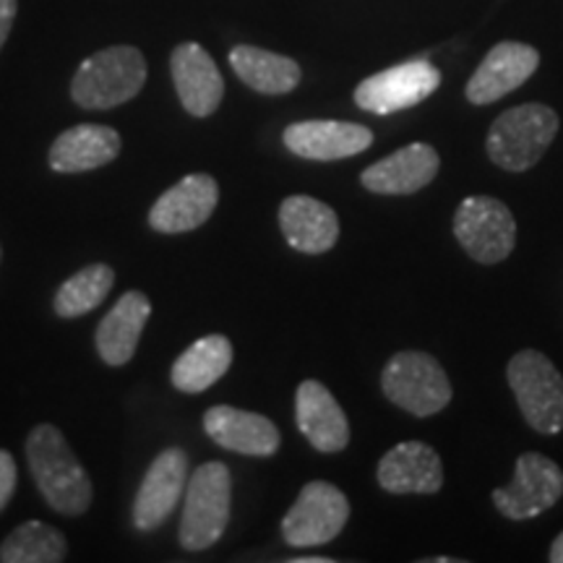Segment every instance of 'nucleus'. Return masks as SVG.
Masks as SVG:
<instances>
[{"label":"nucleus","instance_id":"nucleus-3","mask_svg":"<svg viewBox=\"0 0 563 563\" xmlns=\"http://www.w3.org/2000/svg\"><path fill=\"white\" fill-rule=\"evenodd\" d=\"M146 81V60L136 47L115 45L89 55L70 81V97L84 110H112L133 100Z\"/></svg>","mask_w":563,"mask_h":563},{"label":"nucleus","instance_id":"nucleus-29","mask_svg":"<svg viewBox=\"0 0 563 563\" xmlns=\"http://www.w3.org/2000/svg\"><path fill=\"white\" fill-rule=\"evenodd\" d=\"M548 559H551L553 563H563V532L559 534V538L553 540V545H551V555H548Z\"/></svg>","mask_w":563,"mask_h":563},{"label":"nucleus","instance_id":"nucleus-9","mask_svg":"<svg viewBox=\"0 0 563 563\" xmlns=\"http://www.w3.org/2000/svg\"><path fill=\"white\" fill-rule=\"evenodd\" d=\"M563 496V470L551 456L527 452L517 460L514 481L493 490V504L501 517L525 522L553 509Z\"/></svg>","mask_w":563,"mask_h":563},{"label":"nucleus","instance_id":"nucleus-8","mask_svg":"<svg viewBox=\"0 0 563 563\" xmlns=\"http://www.w3.org/2000/svg\"><path fill=\"white\" fill-rule=\"evenodd\" d=\"M350 519L347 496L332 483L313 481L282 519V538L292 548H316L340 538Z\"/></svg>","mask_w":563,"mask_h":563},{"label":"nucleus","instance_id":"nucleus-24","mask_svg":"<svg viewBox=\"0 0 563 563\" xmlns=\"http://www.w3.org/2000/svg\"><path fill=\"white\" fill-rule=\"evenodd\" d=\"M232 365V344L228 336L209 334L194 342L183 355L175 361L170 378L178 391L201 394L209 386H214Z\"/></svg>","mask_w":563,"mask_h":563},{"label":"nucleus","instance_id":"nucleus-7","mask_svg":"<svg viewBox=\"0 0 563 563\" xmlns=\"http://www.w3.org/2000/svg\"><path fill=\"white\" fill-rule=\"evenodd\" d=\"M454 238L477 264H501L517 245V220L501 199L467 196L454 211Z\"/></svg>","mask_w":563,"mask_h":563},{"label":"nucleus","instance_id":"nucleus-25","mask_svg":"<svg viewBox=\"0 0 563 563\" xmlns=\"http://www.w3.org/2000/svg\"><path fill=\"white\" fill-rule=\"evenodd\" d=\"M115 285V272L108 264H89L74 277H68L55 292V313L60 319H79V316L95 311L108 298Z\"/></svg>","mask_w":563,"mask_h":563},{"label":"nucleus","instance_id":"nucleus-14","mask_svg":"<svg viewBox=\"0 0 563 563\" xmlns=\"http://www.w3.org/2000/svg\"><path fill=\"white\" fill-rule=\"evenodd\" d=\"M441 170V157L431 144H407L391 152L389 157L365 167L361 183L365 191L376 196H410L418 194L428 183H433Z\"/></svg>","mask_w":563,"mask_h":563},{"label":"nucleus","instance_id":"nucleus-17","mask_svg":"<svg viewBox=\"0 0 563 563\" xmlns=\"http://www.w3.org/2000/svg\"><path fill=\"white\" fill-rule=\"evenodd\" d=\"M295 420H298L300 433L316 452L336 454L347 449L350 443V422L347 415L334 399V394L321 382H302L295 394Z\"/></svg>","mask_w":563,"mask_h":563},{"label":"nucleus","instance_id":"nucleus-4","mask_svg":"<svg viewBox=\"0 0 563 563\" xmlns=\"http://www.w3.org/2000/svg\"><path fill=\"white\" fill-rule=\"evenodd\" d=\"M232 477L228 464L203 462L186 488L180 519V545L186 551H207L222 538L230 522Z\"/></svg>","mask_w":563,"mask_h":563},{"label":"nucleus","instance_id":"nucleus-10","mask_svg":"<svg viewBox=\"0 0 563 563\" xmlns=\"http://www.w3.org/2000/svg\"><path fill=\"white\" fill-rule=\"evenodd\" d=\"M439 87L441 70L431 60L418 58L373 74L357 84L355 102L357 108L373 115H391V112L410 110L428 100Z\"/></svg>","mask_w":563,"mask_h":563},{"label":"nucleus","instance_id":"nucleus-11","mask_svg":"<svg viewBox=\"0 0 563 563\" xmlns=\"http://www.w3.org/2000/svg\"><path fill=\"white\" fill-rule=\"evenodd\" d=\"M188 477V454L173 446L157 454L152 467L146 470L133 501V525L139 532H152L167 522V517L178 506Z\"/></svg>","mask_w":563,"mask_h":563},{"label":"nucleus","instance_id":"nucleus-15","mask_svg":"<svg viewBox=\"0 0 563 563\" xmlns=\"http://www.w3.org/2000/svg\"><path fill=\"white\" fill-rule=\"evenodd\" d=\"M173 84L188 115L209 118L222 104L224 81L211 55L196 42H183L170 58Z\"/></svg>","mask_w":563,"mask_h":563},{"label":"nucleus","instance_id":"nucleus-1","mask_svg":"<svg viewBox=\"0 0 563 563\" xmlns=\"http://www.w3.org/2000/svg\"><path fill=\"white\" fill-rule=\"evenodd\" d=\"M26 462L40 493L55 511L63 517H79L89 509L95 488L60 428L51 422L32 428L26 439Z\"/></svg>","mask_w":563,"mask_h":563},{"label":"nucleus","instance_id":"nucleus-6","mask_svg":"<svg viewBox=\"0 0 563 563\" xmlns=\"http://www.w3.org/2000/svg\"><path fill=\"white\" fill-rule=\"evenodd\" d=\"M506 378L527 426L543 435L563 431V376L540 350H522L506 365Z\"/></svg>","mask_w":563,"mask_h":563},{"label":"nucleus","instance_id":"nucleus-20","mask_svg":"<svg viewBox=\"0 0 563 563\" xmlns=\"http://www.w3.org/2000/svg\"><path fill=\"white\" fill-rule=\"evenodd\" d=\"M279 228L295 251L319 256L340 241L336 211L313 196H287L279 207Z\"/></svg>","mask_w":563,"mask_h":563},{"label":"nucleus","instance_id":"nucleus-28","mask_svg":"<svg viewBox=\"0 0 563 563\" xmlns=\"http://www.w3.org/2000/svg\"><path fill=\"white\" fill-rule=\"evenodd\" d=\"M19 13V0H0V51H3L5 40H9L13 21Z\"/></svg>","mask_w":563,"mask_h":563},{"label":"nucleus","instance_id":"nucleus-5","mask_svg":"<svg viewBox=\"0 0 563 563\" xmlns=\"http://www.w3.org/2000/svg\"><path fill=\"white\" fill-rule=\"evenodd\" d=\"M384 397L394 407L431 418L452 402V382L433 355L420 350H405L389 357L382 373Z\"/></svg>","mask_w":563,"mask_h":563},{"label":"nucleus","instance_id":"nucleus-21","mask_svg":"<svg viewBox=\"0 0 563 563\" xmlns=\"http://www.w3.org/2000/svg\"><path fill=\"white\" fill-rule=\"evenodd\" d=\"M118 154H121V136L115 129L100 123H81L63 131L53 141L47 162L55 173L74 175L110 165Z\"/></svg>","mask_w":563,"mask_h":563},{"label":"nucleus","instance_id":"nucleus-23","mask_svg":"<svg viewBox=\"0 0 563 563\" xmlns=\"http://www.w3.org/2000/svg\"><path fill=\"white\" fill-rule=\"evenodd\" d=\"M230 66L245 87L258 95H287L300 84V66L287 55L238 45L230 51Z\"/></svg>","mask_w":563,"mask_h":563},{"label":"nucleus","instance_id":"nucleus-30","mask_svg":"<svg viewBox=\"0 0 563 563\" xmlns=\"http://www.w3.org/2000/svg\"><path fill=\"white\" fill-rule=\"evenodd\" d=\"M295 563H332V559H295Z\"/></svg>","mask_w":563,"mask_h":563},{"label":"nucleus","instance_id":"nucleus-22","mask_svg":"<svg viewBox=\"0 0 563 563\" xmlns=\"http://www.w3.org/2000/svg\"><path fill=\"white\" fill-rule=\"evenodd\" d=\"M152 302L141 290H129L97 327V352L112 368H121L133 357L150 321Z\"/></svg>","mask_w":563,"mask_h":563},{"label":"nucleus","instance_id":"nucleus-2","mask_svg":"<svg viewBox=\"0 0 563 563\" xmlns=\"http://www.w3.org/2000/svg\"><path fill=\"white\" fill-rule=\"evenodd\" d=\"M561 129L553 108L527 102L496 118L485 139V152L493 165L506 173H525L538 165Z\"/></svg>","mask_w":563,"mask_h":563},{"label":"nucleus","instance_id":"nucleus-26","mask_svg":"<svg viewBox=\"0 0 563 563\" xmlns=\"http://www.w3.org/2000/svg\"><path fill=\"white\" fill-rule=\"evenodd\" d=\"M66 538L55 527L32 519L19 525L0 545L3 563H60L66 559Z\"/></svg>","mask_w":563,"mask_h":563},{"label":"nucleus","instance_id":"nucleus-13","mask_svg":"<svg viewBox=\"0 0 563 563\" xmlns=\"http://www.w3.org/2000/svg\"><path fill=\"white\" fill-rule=\"evenodd\" d=\"M540 66V53L525 42H498L490 47L481 66L473 74V79L464 87V95L473 104H490L501 97L511 95Z\"/></svg>","mask_w":563,"mask_h":563},{"label":"nucleus","instance_id":"nucleus-12","mask_svg":"<svg viewBox=\"0 0 563 563\" xmlns=\"http://www.w3.org/2000/svg\"><path fill=\"white\" fill-rule=\"evenodd\" d=\"M217 201H220V186L211 175H186L154 201L150 209V224L152 230L165 232V235L191 232L214 214Z\"/></svg>","mask_w":563,"mask_h":563},{"label":"nucleus","instance_id":"nucleus-19","mask_svg":"<svg viewBox=\"0 0 563 563\" xmlns=\"http://www.w3.org/2000/svg\"><path fill=\"white\" fill-rule=\"evenodd\" d=\"M203 431L217 446L249 456H272L282 443L277 426L269 418L230 405L209 407L203 415Z\"/></svg>","mask_w":563,"mask_h":563},{"label":"nucleus","instance_id":"nucleus-18","mask_svg":"<svg viewBox=\"0 0 563 563\" xmlns=\"http://www.w3.org/2000/svg\"><path fill=\"white\" fill-rule=\"evenodd\" d=\"M285 146L295 157L334 162L355 157L373 144V131L361 123L300 121L285 129Z\"/></svg>","mask_w":563,"mask_h":563},{"label":"nucleus","instance_id":"nucleus-27","mask_svg":"<svg viewBox=\"0 0 563 563\" xmlns=\"http://www.w3.org/2000/svg\"><path fill=\"white\" fill-rule=\"evenodd\" d=\"M13 490H16V460L5 449H0V511L9 506Z\"/></svg>","mask_w":563,"mask_h":563},{"label":"nucleus","instance_id":"nucleus-16","mask_svg":"<svg viewBox=\"0 0 563 563\" xmlns=\"http://www.w3.org/2000/svg\"><path fill=\"white\" fill-rule=\"evenodd\" d=\"M376 481L394 496H405V493L431 496V493H439L443 485L441 456L433 446L422 441L397 443L378 462Z\"/></svg>","mask_w":563,"mask_h":563}]
</instances>
